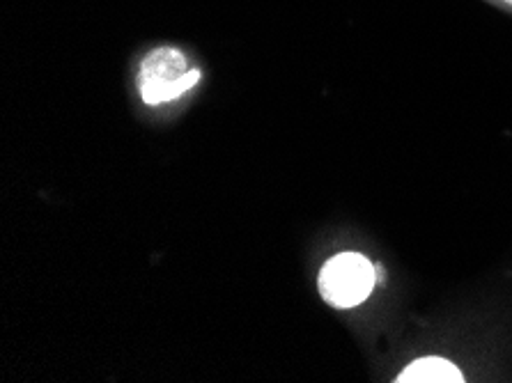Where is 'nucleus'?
Returning a JSON list of instances; mask_svg holds the SVG:
<instances>
[{
  "instance_id": "f257e3e1",
  "label": "nucleus",
  "mask_w": 512,
  "mask_h": 383,
  "mask_svg": "<svg viewBox=\"0 0 512 383\" xmlns=\"http://www.w3.org/2000/svg\"><path fill=\"white\" fill-rule=\"evenodd\" d=\"M198 81L200 72L189 65L184 53L175 46H159V49L147 53L136 76L138 95L147 106L180 99Z\"/></svg>"
},
{
  "instance_id": "f03ea898",
  "label": "nucleus",
  "mask_w": 512,
  "mask_h": 383,
  "mask_svg": "<svg viewBox=\"0 0 512 383\" xmlns=\"http://www.w3.org/2000/svg\"><path fill=\"white\" fill-rule=\"evenodd\" d=\"M377 271L368 257L340 253L320 271V294L333 308H354L370 296Z\"/></svg>"
},
{
  "instance_id": "7ed1b4c3",
  "label": "nucleus",
  "mask_w": 512,
  "mask_h": 383,
  "mask_svg": "<svg viewBox=\"0 0 512 383\" xmlns=\"http://www.w3.org/2000/svg\"><path fill=\"white\" fill-rule=\"evenodd\" d=\"M398 383H462V372L446 358L428 356L414 361L395 379Z\"/></svg>"
},
{
  "instance_id": "20e7f679",
  "label": "nucleus",
  "mask_w": 512,
  "mask_h": 383,
  "mask_svg": "<svg viewBox=\"0 0 512 383\" xmlns=\"http://www.w3.org/2000/svg\"><path fill=\"white\" fill-rule=\"evenodd\" d=\"M490 3L496 5V7H501V10L512 12V0H490Z\"/></svg>"
}]
</instances>
